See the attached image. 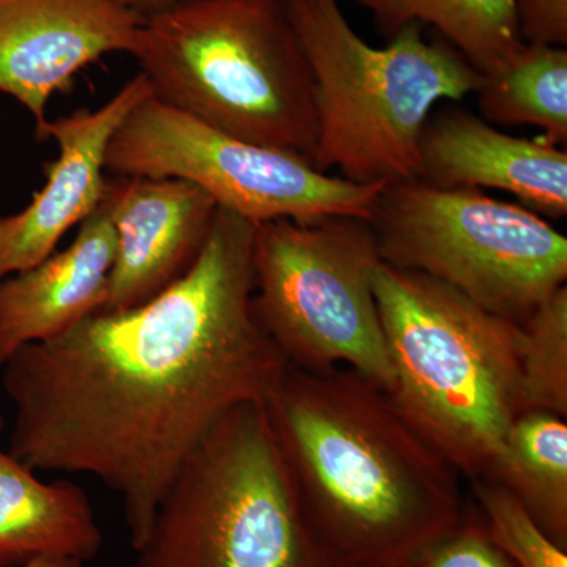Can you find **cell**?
I'll return each instance as SVG.
<instances>
[{"label":"cell","instance_id":"obj_15","mask_svg":"<svg viewBox=\"0 0 567 567\" xmlns=\"http://www.w3.org/2000/svg\"><path fill=\"white\" fill-rule=\"evenodd\" d=\"M102 547V528L84 488L66 480L44 483L0 446V567H22L40 557L85 565Z\"/></svg>","mask_w":567,"mask_h":567},{"label":"cell","instance_id":"obj_10","mask_svg":"<svg viewBox=\"0 0 567 567\" xmlns=\"http://www.w3.org/2000/svg\"><path fill=\"white\" fill-rule=\"evenodd\" d=\"M144 22L123 0H0V93L31 112L40 140L51 96L103 55H133Z\"/></svg>","mask_w":567,"mask_h":567},{"label":"cell","instance_id":"obj_8","mask_svg":"<svg viewBox=\"0 0 567 567\" xmlns=\"http://www.w3.org/2000/svg\"><path fill=\"white\" fill-rule=\"evenodd\" d=\"M382 262L453 287L522 324L567 279V238L539 213L481 189L391 183L371 219Z\"/></svg>","mask_w":567,"mask_h":567},{"label":"cell","instance_id":"obj_3","mask_svg":"<svg viewBox=\"0 0 567 567\" xmlns=\"http://www.w3.org/2000/svg\"><path fill=\"white\" fill-rule=\"evenodd\" d=\"M374 293L395 409L458 475L486 480L507 431L525 413L522 324L385 262L377 268Z\"/></svg>","mask_w":567,"mask_h":567},{"label":"cell","instance_id":"obj_6","mask_svg":"<svg viewBox=\"0 0 567 567\" xmlns=\"http://www.w3.org/2000/svg\"><path fill=\"white\" fill-rule=\"evenodd\" d=\"M132 567H328L265 402L235 406L194 447Z\"/></svg>","mask_w":567,"mask_h":567},{"label":"cell","instance_id":"obj_9","mask_svg":"<svg viewBox=\"0 0 567 567\" xmlns=\"http://www.w3.org/2000/svg\"><path fill=\"white\" fill-rule=\"evenodd\" d=\"M106 173L181 178L204 189L219 208L254 224L311 223L328 216L369 221L385 188L322 173L297 153L219 132L153 95L112 136Z\"/></svg>","mask_w":567,"mask_h":567},{"label":"cell","instance_id":"obj_4","mask_svg":"<svg viewBox=\"0 0 567 567\" xmlns=\"http://www.w3.org/2000/svg\"><path fill=\"white\" fill-rule=\"evenodd\" d=\"M133 58L159 102L315 159V82L284 0H181L145 20Z\"/></svg>","mask_w":567,"mask_h":567},{"label":"cell","instance_id":"obj_16","mask_svg":"<svg viewBox=\"0 0 567 567\" xmlns=\"http://www.w3.org/2000/svg\"><path fill=\"white\" fill-rule=\"evenodd\" d=\"M480 481V480H477ZM505 488L567 550V423L548 412L522 413L486 480Z\"/></svg>","mask_w":567,"mask_h":567},{"label":"cell","instance_id":"obj_17","mask_svg":"<svg viewBox=\"0 0 567 567\" xmlns=\"http://www.w3.org/2000/svg\"><path fill=\"white\" fill-rule=\"evenodd\" d=\"M388 39L406 25H431L481 74L505 65L524 40L514 0H350Z\"/></svg>","mask_w":567,"mask_h":567},{"label":"cell","instance_id":"obj_23","mask_svg":"<svg viewBox=\"0 0 567 567\" xmlns=\"http://www.w3.org/2000/svg\"><path fill=\"white\" fill-rule=\"evenodd\" d=\"M123 2L128 3L134 11H137L147 20L152 14L169 9V7L181 2V0H123Z\"/></svg>","mask_w":567,"mask_h":567},{"label":"cell","instance_id":"obj_24","mask_svg":"<svg viewBox=\"0 0 567 567\" xmlns=\"http://www.w3.org/2000/svg\"><path fill=\"white\" fill-rule=\"evenodd\" d=\"M22 567H84V563L73 558L40 557L32 559V561Z\"/></svg>","mask_w":567,"mask_h":567},{"label":"cell","instance_id":"obj_14","mask_svg":"<svg viewBox=\"0 0 567 567\" xmlns=\"http://www.w3.org/2000/svg\"><path fill=\"white\" fill-rule=\"evenodd\" d=\"M114 257L115 230L104 194L69 248L0 279V368L22 347L59 338L102 311Z\"/></svg>","mask_w":567,"mask_h":567},{"label":"cell","instance_id":"obj_13","mask_svg":"<svg viewBox=\"0 0 567 567\" xmlns=\"http://www.w3.org/2000/svg\"><path fill=\"white\" fill-rule=\"evenodd\" d=\"M417 181L443 189H498L544 218L567 215L566 147L543 136H511L458 107L425 123Z\"/></svg>","mask_w":567,"mask_h":567},{"label":"cell","instance_id":"obj_21","mask_svg":"<svg viewBox=\"0 0 567 567\" xmlns=\"http://www.w3.org/2000/svg\"><path fill=\"white\" fill-rule=\"evenodd\" d=\"M406 567H516L488 536L475 505L466 503L464 517L450 535L440 539Z\"/></svg>","mask_w":567,"mask_h":567},{"label":"cell","instance_id":"obj_11","mask_svg":"<svg viewBox=\"0 0 567 567\" xmlns=\"http://www.w3.org/2000/svg\"><path fill=\"white\" fill-rule=\"evenodd\" d=\"M152 95L140 71L99 110L81 107L47 123L40 140L54 141L59 156L48 164L47 183L31 204L0 216V279L43 262L71 227L99 210L110 178L106 155L112 136L126 115Z\"/></svg>","mask_w":567,"mask_h":567},{"label":"cell","instance_id":"obj_20","mask_svg":"<svg viewBox=\"0 0 567 567\" xmlns=\"http://www.w3.org/2000/svg\"><path fill=\"white\" fill-rule=\"evenodd\" d=\"M488 536L516 567H567V550L550 539L505 488L470 481Z\"/></svg>","mask_w":567,"mask_h":567},{"label":"cell","instance_id":"obj_18","mask_svg":"<svg viewBox=\"0 0 567 567\" xmlns=\"http://www.w3.org/2000/svg\"><path fill=\"white\" fill-rule=\"evenodd\" d=\"M476 95L484 121L536 126L547 141L566 147V48L524 41L505 65L483 74Z\"/></svg>","mask_w":567,"mask_h":567},{"label":"cell","instance_id":"obj_7","mask_svg":"<svg viewBox=\"0 0 567 567\" xmlns=\"http://www.w3.org/2000/svg\"><path fill=\"white\" fill-rule=\"evenodd\" d=\"M380 262L368 219L257 224L254 315L287 364L316 374L352 369L391 393L394 371L374 293Z\"/></svg>","mask_w":567,"mask_h":567},{"label":"cell","instance_id":"obj_2","mask_svg":"<svg viewBox=\"0 0 567 567\" xmlns=\"http://www.w3.org/2000/svg\"><path fill=\"white\" fill-rule=\"evenodd\" d=\"M265 406L328 567H406L461 524L458 473L371 380L289 365Z\"/></svg>","mask_w":567,"mask_h":567},{"label":"cell","instance_id":"obj_19","mask_svg":"<svg viewBox=\"0 0 567 567\" xmlns=\"http://www.w3.org/2000/svg\"><path fill=\"white\" fill-rule=\"evenodd\" d=\"M520 386L525 412L567 417V287L522 323Z\"/></svg>","mask_w":567,"mask_h":567},{"label":"cell","instance_id":"obj_1","mask_svg":"<svg viewBox=\"0 0 567 567\" xmlns=\"http://www.w3.org/2000/svg\"><path fill=\"white\" fill-rule=\"evenodd\" d=\"M256 226L218 207L196 262L162 293L2 364L7 451L33 472L110 487L134 551L194 447L235 406L267 402L289 368L254 315Z\"/></svg>","mask_w":567,"mask_h":567},{"label":"cell","instance_id":"obj_12","mask_svg":"<svg viewBox=\"0 0 567 567\" xmlns=\"http://www.w3.org/2000/svg\"><path fill=\"white\" fill-rule=\"evenodd\" d=\"M115 257L106 303L117 312L147 303L196 262L218 205L181 178H107Z\"/></svg>","mask_w":567,"mask_h":567},{"label":"cell","instance_id":"obj_22","mask_svg":"<svg viewBox=\"0 0 567 567\" xmlns=\"http://www.w3.org/2000/svg\"><path fill=\"white\" fill-rule=\"evenodd\" d=\"M525 43L566 48L567 0H514Z\"/></svg>","mask_w":567,"mask_h":567},{"label":"cell","instance_id":"obj_5","mask_svg":"<svg viewBox=\"0 0 567 567\" xmlns=\"http://www.w3.org/2000/svg\"><path fill=\"white\" fill-rule=\"evenodd\" d=\"M312 82L322 173L360 185L416 181L420 140L440 102L476 93L483 74L443 40L412 24L383 48L361 39L339 0H284Z\"/></svg>","mask_w":567,"mask_h":567}]
</instances>
